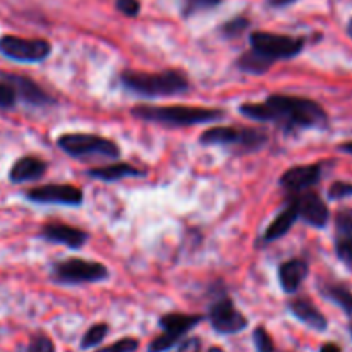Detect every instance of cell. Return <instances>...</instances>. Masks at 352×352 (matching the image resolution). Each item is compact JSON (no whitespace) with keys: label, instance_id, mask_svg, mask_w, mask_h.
Wrapping results in <instances>:
<instances>
[{"label":"cell","instance_id":"obj_5","mask_svg":"<svg viewBox=\"0 0 352 352\" xmlns=\"http://www.w3.org/2000/svg\"><path fill=\"white\" fill-rule=\"evenodd\" d=\"M250 45L254 54L274 65L277 60L298 57L305 48L306 38L268 33V31H253L250 34Z\"/></svg>","mask_w":352,"mask_h":352},{"label":"cell","instance_id":"obj_32","mask_svg":"<svg viewBox=\"0 0 352 352\" xmlns=\"http://www.w3.org/2000/svg\"><path fill=\"white\" fill-rule=\"evenodd\" d=\"M351 196H352V182L337 181L330 186L329 198L332 199V201H340V199L351 198Z\"/></svg>","mask_w":352,"mask_h":352},{"label":"cell","instance_id":"obj_29","mask_svg":"<svg viewBox=\"0 0 352 352\" xmlns=\"http://www.w3.org/2000/svg\"><path fill=\"white\" fill-rule=\"evenodd\" d=\"M253 340H254V347H256L258 352H274L275 351L274 339H272V336L267 332V329H265V327H258V329H254Z\"/></svg>","mask_w":352,"mask_h":352},{"label":"cell","instance_id":"obj_20","mask_svg":"<svg viewBox=\"0 0 352 352\" xmlns=\"http://www.w3.org/2000/svg\"><path fill=\"white\" fill-rule=\"evenodd\" d=\"M298 220H299L298 210H296L294 203L289 201L287 206L278 213L277 219L267 227V230H265L263 234V241L265 243H274V241L282 239V237H284L285 234L294 227V223L298 222Z\"/></svg>","mask_w":352,"mask_h":352},{"label":"cell","instance_id":"obj_38","mask_svg":"<svg viewBox=\"0 0 352 352\" xmlns=\"http://www.w3.org/2000/svg\"><path fill=\"white\" fill-rule=\"evenodd\" d=\"M347 34H349V38L352 40V17L349 19V23H347V28H346Z\"/></svg>","mask_w":352,"mask_h":352},{"label":"cell","instance_id":"obj_16","mask_svg":"<svg viewBox=\"0 0 352 352\" xmlns=\"http://www.w3.org/2000/svg\"><path fill=\"white\" fill-rule=\"evenodd\" d=\"M309 274V265L301 258H292V260L284 261L278 267V282L285 294H294L299 291L302 282L306 280Z\"/></svg>","mask_w":352,"mask_h":352},{"label":"cell","instance_id":"obj_35","mask_svg":"<svg viewBox=\"0 0 352 352\" xmlns=\"http://www.w3.org/2000/svg\"><path fill=\"white\" fill-rule=\"evenodd\" d=\"M267 2L270 7H277V9H280V7H287L291 6V3L298 2V0H267Z\"/></svg>","mask_w":352,"mask_h":352},{"label":"cell","instance_id":"obj_21","mask_svg":"<svg viewBox=\"0 0 352 352\" xmlns=\"http://www.w3.org/2000/svg\"><path fill=\"white\" fill-rule=\"evenodd\" d=\"M320 291H322L323 298L339 306L347 316H352V291L346 284H340V282H329V284L322 285Z\"/></svg>","mask_w":352,"mask_h":352},{"label":"cell","instance_id":"obj_25","mask_svg":"<svg viewBox=\"0 0 352 352\" xmlns=\"http://www.w3.org/2000/svg\"><path fill=\"white\" fill-rule=\"evenodd\" d=\"M336 254L346 267L352 268V236L336 237Z\"/></svg>","mask_w":352,"mask_h":352},{"label":"cell","instance_id":"obj_37","mask_svg":"<svg viewBox=\"0 0 352 352\" xmlns=\"http://www.w3.org/2000/svg\"><path fill=\"white\" fill-rule=\"evenodd\" d=\"M339 151H342V153H347V155H352V141H346V143L339 144Z\"/></svg>","mask_w":352,"mask_h":352},{"label":"cell","instance_id":"obj_19","mask_svg":"<svg viewBox=\"0 0 352 352\" xmlns=\"http://www.w3.org/2000/svg\"><path fill=\"white\" fill-rule=\"evenodd\" d=\"M146 174L144 170H140V168L133 167L129 164H112V165H105V167H93L86 170V175L91 179H98V181H105V182H113V181H120V179H127V177H143Z\"/></svg>","mask_w":352,"mask_h":352},{"label":"cell","instance_id":"obj_15","mask_svg":"<svg viewBox=\"0 0 352 352\" xmlns=\"http://www.w3.org/2000/svg\"><path fill=\"white\" fill-rule=\"evenodd\" d=\"M41 239L48 241V243L64 244V246L71 248V250H81L86 243H88L89 236L81 229L67 226V223L60 222H48L41 227L40 230Z\"/></svg>","mask_w":352,"mask_h":352},{"label":"cell","instance_id":"obj_7","mask_svg":"<svg viewBox=\"0 0 352 352\" xmlns=\"http://www.w3.org/2000/svg\"><path fill=\"white\" fill-rule=\"evenodd\" d=\"M205 146H239L243 150H258L267 143V134L258 129H237L229 126H215L206 129L199 138Z\"/></svg>","mask_w":352,"mask_h":352},{"label":"cell","instance_id":"obj_18","mask_svg":"<svg viewBox=\"0 0 352 352\" xmlns=\"http://www.w3.org/2000/svg\"><path fill=\"white\" fill-rule=\"evenodd\" d=\"M47 174V164L36 157H23L16 160L9 172V179L14 184L38 181Z\"/></svg>","mask_w":352,"mask_h":352},{"label":"cell","instance_id":"obj_41","mask_svg":"<svg viewBox=\"0 0 352 352\" xmlns=\"http://www.w3.org/2000/svg\"><path fill=\"white\" fill-rule=\"evenodd\" d=\"M274 352H280V351H277V349H275V351H274Z\"/></svg>","mask_w":352,"mask_h":352},{"label":"cell","instance_id":"obj_12","mask_svg":"<svg viewBox=\"0 0 352 352\" xmlns=\"http://www.w3.org/2000/svg\"><path fill=\"white\" fill-rule=\"evenodd\" d=\"M289 201L294 203L299 219L305 220L308 226L315 229H325L330 220V210L318 192L313 189L298 192V195H292Z\"/></svg>","mask_w":352,"mask_h":352},{"label":"cell","instance_id":"obj_39","mask_svg":"<svg viewBox=\"0 0 352 352\" xmlns=\"http://www.w3.org/2000/svg\"><path fill=\"white\" fill-rule=\"evenodd\" d=\"M206 352H226V351H223L222 347H215V346H213V347H210V349L206 351Z\"/></svg>","mask_w":352,"mask_h":352},{"label":"cell","instance_id":"obj_2","mask_svg":"<svg viewBox=\"0 0 352 352\" xmlns=\"http://www.w3.org/2000/svg\"><path fill=\"white\" fill-rule=\"evenodd\" d=\"M120 85L140 96L146 98H160V96H174L189 89V79L182 71L143 72L126 69L120 72Z\"/></svg>","mask_w":352,"mask_h":352},{"label":"cell","instance_id":"obj_4","mask_svg":"<svg viewBox=\"0 0 352 352\" xmlns=\"http://www.w3.org/2000/svg\"><path fill=\"white\" fill-rule=\"evenodd\" d=\"M57 144L69 157L81 158V160H93V158L117 160L120 157V148L113 141L102 136H96V134H62L57 140Z\"/></svg>","mask_w":352,"mask_h":352},{"label":"cell","instance_id":"obj_28","mask_svg":"<svg viewBox=\"0 0 352 352\" xmlns=\"http://www.w3.org/2000/svg\"><path fill=\"white\" fill-rule=\"evenodd\" d=\"M337 236H352V208H340L336 213Z\"/></svg>","mask_w":352,"mask_h":352},{"label":"cell","instance_id":"obj_14","mask_svg":"<svg viewBox=\"0 0 352 352\" xmlns=\"http://www.w3.org/2000/svg\"><path fill=\"white\" fill-rule=\"evenodd\" d=\"M0 74L14 86L17 102H23L30 107H36V109L38 107L54 105L55 103V100L40 85H36L33 79L21 74H10V72H0Z\"/></svg>","mask_w":352,"mask_h":352},{"label":"cell","instance_id":"obj_26","mask_svg":"<svg viewBox=\"0 0 352 352\" xmlns=\"http://www.w3.org/2000/svg\"><path fill=\"white\" fill-rule=\"evenodd\" d=\"M17 103V96H16V89L14 86L0 74V109L9 110L12 107H16Z\"/></svg>","mask_w":352,"mask_h":352},{"label":"cell","instance_id":"obj_34","mask_svg":"<svg viewBox=\"0 0 352 352\" xmlns=\"http://www.w3.org/2000/svg\"><path fill=\"white\" fill-rule=\"evenodd\" d=\"M177 352H203V344L199 337H189V339L181 340Z\"/></svg>","mask_w":352,"mask_h":352},{"label":"cell","instance_id":"obj_31","mask_svg":"<svg viewBox=\"0 0 352 352\" xmlns=\"http://www.w3.org/2000/svg\"><path fill=\"white\" fill-rule=\"evenodd\" d=\"M138 347H140V340L133 339V337H124V339L116 340L110 346L102 347L95 352H136Z\"/></svg>","mask_w":352,"mask_h":352},{"label":"cell","instance_id":"obj_6","mask_svg":"<svg viewBox=\"0 0 352 352\" xmlns=\"http://www.w3.org/2000/svg\"><path fill=\"white\" fill-rule=\"evenodd\" d=\"M52 278L64 285L95 284L109 278V268L98 261H88L82 258H67L54 263Z\"/></svg>","mask_w":352,"mask_h":352},{"label":"cell","instance_id":"obj_33","mask_svg":"<svg viewBox=\"0 0 352 352\" xmlns=\"http://www.w3.org/2000/svg\"><path fill=\"white\" fill-rule=\"evenodd\" d=\"M116 7L120 14L127 17H136L141 10L140 0H116Z\"/></svg>","mask_w":352,"mask_h":352},{"label":"cell","instance_id":"obj_27","mask_svg":"<svg viewBox=\"0 0 352 352\" xmlns=\"http://www.w3.org/2000/svg\"><path fill=\"white\" fill-rule=\"evenodd\" d=\"M250 26V21L246 17H236V19H230L220 28V33L226 38H237L244 33Z\"/></svg>","mask_w":352,"mask_h":352},{"label":"cell","instance_id":"obj_22","mask_svg":"<svg viewBox=\"0 0 352 352\" xmlns=\"http://www.w3.org/2000/svg\"><path fill=\"white\" fill-rule=\"evenodd\" d=\"M236 64L241 71L248 72V74H254V76L265 74V72L272 67L270 62H267L265 58H261L260 55L254 54L253 50L244 52V54L237 58Z\"/></svg>","mask_w":352,"mask_h":352},{"label":"cell","instance_id":"obj_8","mask_svg":"<svg viewBox=\"0 0 352 352\" xmlns=\"http://www.w3.org/2000/svg\"><path fill=\"white\" fill-rule=\"evenodd\" d=\"M203 322L201 315H182V313H168L158 320L162 333L151 340L146 352H168L174 349L186 333L191 332L196 325Z\"/></svg>","mask_w":352,"mask_h":352},{"label":"cell","instance_id":"obj_30","mask_svg":"<svg viewBox=\"0 0 352 352\" xmlns=\"http://www.w3.org/2000/svg\"><path fill=\"white\" fill-rule=\"evenodd\" d=\"M26 352H55V344L45 333H36V336L31 337Z\"/></svg>","mask_w":352,"mask_h":352},{"label":"cell","instance_id":"obj_13","mask_svg":"<svg viewBox=\"0 0 352 352\" xmlns=\"http://www.w3.org/2000/svg\"><path fill=\"white\" fill-rule=\"evenodd\" d=\"M323 167L322 164L311 165H296L285 170L280 177V186L289 195H298V192L309 191L322 181Z\"/></svg>","mask_w":352,"mask_h":352},{"label":"cell","instance_id":"obj_3","mask_svg":"<svg viewBox=\"0 0 352 352\" xmlns=\"http://www.w3.org/2000/svg\"><path fill=\"white\" fill-rule=\"evenodd\" d=\"M136 119L144 122L162 124L170 127H188L198 126V124L217 122L223 119L226 112L219 109H201V107H186V105H138L131 110Z\"/></svg>","mask_w":352,"mask_h":352},{"label":"cell","instance_id":"obj_11","mask_svg":"<svg viewBox=\"0 0 352 352\" xmlns=\"http://www.w3.org/2000/svg\"><path fill=\"white\" fill-rule=\"evenodd\" d=\"M26 198L38 205H62L79 206L85 199L82 191L71 184H45L31 188L26 192Z\"/></svg>","mask_w":352,"mask_h":352},{"label":"cell","instance_id":"obj_1","mask_svg":"<svg viewBox=\"0 0 352 352\" xmlns=\"http://www.w3.org/2000/svg\"><path fill=\"white\" fill-rule=\"evenodd\" d=\"M244 117L256 122H274L285 133L306 129H327L329 113L318 102L305 96L270 95L261 103L239 107Z\"/></svg>","mask_w":352,"mask_h":352},{"label":"cell","instance_id":"obj_40","mask_svg":"<svg viewBox=\"0 0 352 352\" xmlns=\"http://www.w3.org/2000/svg\"><path fill=\"white\" fill-rule=\"evenodd\" d=\"M349 332H351V337H352V323H351V327H349Z\"/></svg>","mask_w":352,"mask_h":352},{"label":"cell","instance_id":"obj_10","mask_svg":"<svg viewBox=\"0 0 352 352\" xmlns=\"http://www.w3.org/2000/svg\"><path fill=\"white\" fill-rule=\"evenodd\" d=\"M208 320L213 330L222 336H234L248 327V318L234 306L230 298H217L208 308Z\"/></svg>","mask_w":352,"mask_h":352},{"label":"cell","instance_id":"obj_9","mask_svg":"<svg viewBox=\"0 0 352 352\" xmlns=\"http://www.w3.org/2000/svg\"><path fill=\"white\" fill-rule=\"evenodd\" d=\"M0 54L10 60L38 64L50 57L52 45L43 38H21L14 34H3L0 38Z\"/></svg>","mask_w":352,"mask_h":352},{"label":"cell","instance_id":"obj_17","mask_svg":"<svg viewBox=\"0 0 352 352\" xmlns=\"http://www.w3.org/2000/svg\"><path fill=\"white\" fill-rule=\"evenodd\" d=\"M287 308L299 322H302L309 329L316 330V332H327V329H329V320L308 298L292 299V301H289Z\"/></svg>","mask_w":352,"mask_h":352},{"label":"cell","instance_id":"obj_23","mask_svg":"<svg viewBox=\"0 0 352 352\" xmlns=\"http://www.w3.org/2000/svg\"><path fill=\"white\" fill-rule=\"evenodd\" d=\"M107 336H109V325L107 323H96V325L89 327L81 339V349H93L98 344H102Z\"/></svg>","mask_w":352,"mask_h":352},{"label":"cell","instance_id":"obj_36","mask_svg":"<svg viewBox=\"0 0 352 352\" xmlns=\"http://www.w3.org/2000/svg\"><path fill=\"white\" fill-rule=\"evenodd\" d=\"M320 352H342V349H340V346H337V344L327 342L320 347Z\"/></svg>","mask_w":352,"mask_h":352},{"label":"cell","instance_id":"obj_24","mask_svg":"<svg viewBox=\"0 0 352 352\" xmlns=\"http://www.w3.org/2000/svg\"><path fill=\"white\" fill-rule=\"evenodd\" d=\"M222 3V0H182V16L192 17L196 14L208 12V10L215 9Z\"/></svg>","mask_w":352,"mask_h":352}]
</instances>
